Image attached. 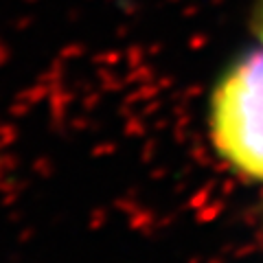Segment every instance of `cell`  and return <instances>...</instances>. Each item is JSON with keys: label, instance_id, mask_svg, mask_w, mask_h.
Here are the masks:
<instances>
[{"label": "cell", "instance_id": "obj_1", "mask_svg": "<svg viewBox=\"0 0 263 263\" xmlns=\"http://www.w3.org/2000/svg\"><path fill=\"white\" fill-rule=\"evenodd\" d=\"M211 138L237 174L263 184V48L243 55L217 81Z\"/></svg>", "mask_w": 263, "mask_h": 263}, {"label": "cell", "instance_id": "obj_2", "mask_svg": "<svg viewBox=\"0 0 263 263\" xmlns=\"http://www.w3.org/2000/svg\"><path fill=\"white\" fill-rule=\"evenodd\" d=\"M259 33H261V42H263V3H261V11H259Z\"/></svg>", "mask_w": 263, "mask_h": 263}]
</instances>
